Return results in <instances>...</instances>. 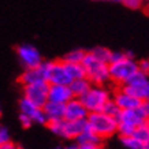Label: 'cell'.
<instances>
[{
  "label": "cell",
  "instance_id": "cell-13",
  "mask_svg": "<svg viewBox=\"0 0 149 149\" xmlns=\"http://www.w3.org/2000/svg\"><path fill=\"white\" fill-rule=\"evenodd\" d=\"M72 92L68 85H58L51 84L48 88V101L66 104L70 99H72Z\"/></svg>",
  "mask_w": 149,
  "mask_h": 149
},
{
  "label": "cell",
  "instance_id": "cell-15",
  "mask_svg": "<svg viewBox=\"0 0 149 149\" xmlns=\"http://www.w3.org/2000/svg\"><path fill=\"white\" fill-rule=\"evenodd\" d=\"M40 81H45V75H44V67H42V62L40 66L32 68H25L23 72L19 75L18 82L22 86L30 85V84H36Z\"/></svg>",
  "mask_w": 149,
  "mask_h": 149
},
{
  "label": "cell",
  "instance_id": "cell-36",
  "mask_svg": "<svg viewBox=\"0 0 149 149\" xmlns=\"http://www.w3.org/2000/svg\"><path fill=\"white\" fill-rule=\"evenodd\" d=\"M144 149H149V141L146 142V144H144Z\"/></svg>",
  "mask_w": 149,
  "mask_h": 149
},
{
  "label": "cell",
  "instance_id": "cell-29",
  "mask_svg": "<svg viewBox=\"0 0 149 149\" xmlns=\"http://www.w3.org/2000/svg\"><path fill=\"white\" fill-rule=\"evenodd\" d=\"M137 66H138V70L141 72L149 75V59H142L140 62H137Z\"/></svg>",
  "mask_w": 149,
  "mask_h": 149
},
{
  "label": "cell",
  "instance_id": "cell-31",
  "mask_svg": "<svg viewBox=\"0 0 149 149\" xmlns=\"http://www.w3.org/2000/svg\"><path fill=\"white\" fill-rule=\"evenodd\" d=\"M74 149H103L101 145L97 144H77V145H72Z\"/></svg>",
  "mask_w": 149,
  "mask_h": 149
},
{
  "label": "cell",
  "instance_id": "cell-8",
  "mask_svg": "<svg viewBox=\"0 0 149 149\" xmlns=\"http://www.w3.org/2000/svg\"><path fill=\"white\" fill-rule=\"evenodd\" d=\"M15 51H17L19 62L25 68L37 67L42 62V56H41L40 51L32 44H21L17 47Z\"/></svg>",
  "mask_w": 149,
  "mask_h": 149
},
{
  "label": "cell",
  "instance_id": "cell-1",
  "mask_svg": "<svg viewBox=\"0 0 149 149\" xmlns=\"http://www.w3.org/2000/svg\"><path fill=\"white\" fill-rule=\"evenodd\" d=\"M86 123L88 127L92 131H95L97 136L101 138H108L112 137L116 133L118 129V119L111 116L103 111H96V112H89L86 116Z\"/></svg>",
  "mask_w": 149,
  "mask_h": 149
},
{
  "label": "cell",
  "instance_id": "cell-22",
  "mask_svg": "<svg viewBox=\"0 0 149 149\" xmlns=\"http://www.w3.org/2000/svg\"><path fill=\"white\" fill-rule=\"evenodd\" d=\"M91 54L95 56L97 60L103 62V63H109V58H111V51L105 47H95L91 51Z\"/></svg>",
  "mask_w": 149,
  "mask_h": 149
},
{
  "label": "cell",
  "instance_id": "cell-27",
  "mask_svg": "<svg viewBox=\"0 0 149 149\" xmlns=\"http://www.w3.org/2000/svg\"><path fill=\"white\" fill-rule=\"evenodd\" d=\"M11 141V137H10V133H8V129L6 126H3L0 123V145L4 144V142H8Z\"/></svg>",
  "mask_w": 149,
  "mask_h": 149
},
{
  "label": "cell",
  "instance_id": "cell-14",
  "mask_svg": "<svg viewBox=\"0 0 149 149\" xmlns=\"http://www.w3.org/2000/svg\"><path fill=\"white\" fill-rule=\"evenodd\" d=\"M112 100L115 101L118 107L120 108V111L123 109H131V108H137V107H140L142 105V101L138 100L137 97L134 96L129 95L127 92H125L122 88H119L116 92H115V95L112 96Z\"/></svg>",
  "mask_w": 149,
  "mask_h": 149
},
{
  "label": "cell",
  "instance_id": "cell-40",
  "mask_svg": "<svg viewBox=\"0 0 149 149\" xmlns=\"http://www.w3.org/2000/svg\"><path fill=\"white\" fill-rule=\"evenodd\" d=\"M19 149H22V148H19Z\"/></svg>",
  "mask_w": 149,
  "mask_h": 149
},
{
  "label": "cell",
  "instance_id": "cell-11",
  "mask_svg": "<svg viewBox=\"0 0 149 149\" xmlns=\"http://www.w3.org/2000/svg\"><path fill=\"white\" fill-rule=\"evenodd\" d=\"M89 111L78 97H72L64 104V119L66 120H82L86 119Z\"/></svg>",
  "mask_w": 149,
  "mask_h": 149
},
{
  "label": "cell",
  "instance_id": "cell-26",
  "mask_svg": "<svg viewBox=\"0 0 149 149\" xmlns=\"http://www.w3.org/2000/svg\"><path fill=\"white\" fill-rule=\"evenodd\" d=\"M120 1L123 3V6H126L127 8L130 10H140L144 6L142 0H120Z\"/></svg>",
  "mask_w": 149,
  "mask_h": 149
},
{
  "label": "cell",
  "instance_id": "cell-37",
  "mask_svg": "<svg viewBox=\"0 0 149 149\" xmlns=\"http://www.w3.org/2000/svg\"><path fill=\"white\" fill-rule=\"evenodd\" d=\"M142 1H144V3H148V1H149V0H142Z\"/></svg>",
  "mask_w": 149,
  "mask_h": 149
},
{
  "label": "cell",
  "instance_id": "cell-16",
  "mask_svg": "<svg viewBox=\"0 0 149 149\" xmlns=\"http://www.w3.org/2000/svg\"><path fill=\"white\" fill-rule=\"evenodd\" d=\"M42 111L45 113L48 122H56L60 119H64V104L62 103L47 101L42 105Z\"/></svg>",
  "mask_w": 149,
  "mask_h": 149
},
{
  "label": "cell",
  "instance_id": "cell-21",
  "mask_svg": "<svg viewBox=\"0 0 149 149\" xmlns=\"http://www.w3.org/2000/svg\"><path fill=\"white\" fill-rule=\"evenodd\" d=\"M133 136L136 137L140 142L146 144L149 141V120L142 123V125H140V126H137L134 133H133Z\"/></svg>",
  "mask_w": 149,
  "mask_h": 149
},
{
  "label": "cell",
  "instance_id": "cell-32",
  "mask_svg": "<svg viewBox=\"0 0 149 149\" xmlns=\"http://www.w3.org/2000/svg\"><path fill=\"white\" fill-rule=\"evenodd\" d=\"M0 149H19V146H17L14 142L8 141V142H4V144L0 145Z\"/></svg>",
  "mask_w": 149,
  "mask_h": 149
},
{
  "label": "cell",
  "instance_id": "cell-18",
  "mask_svg": "<svg viewBox=\"0 0 149 149\" xmlns=\"http://www.w3.org/2000/svg\"><path fill=\"white\" fill-rule=\"evenodd\" d=\"M75 141H77V144H97V145H101L103 138H101L100 136H97L95 131H92L89 127H86L81 134H78L77 136Z\"/></svg>",
  "mask_w": 149,
  "mask_h": 149
},
{
  "label": "cell",
  "instance_id": "cell-25",
  "mask_svg": "<svg viewBox=\"0 0 149 149\" xmlns=\"http://www.w3.org/2000/svg\"><path fill=\"white\" fill-rule=\"evenodd\" d=\"M136 130V127L131 126V125H127L125 122H118V129L116 133L120 137H127V136H133V133Z\"/></svg>",
  "mask_w": 149,
  "mask_h": 149
},
{
  "label": "cell",
  "instance_id": "cell-17",
  "mask_svg": "<svg viewBox=\"0 0 149 149\" xmlns=\"http://www.w3.org/2000/svg\"><path fill=\"white\" fill-rule=\"evenodd\" d=\"M68 86H70L74 97H81L92 86V82L86 77H84V78H78V79H72V81L68 84Z\"/></svg>",
  "mask_w": 149,
  "mask_h": 149
},
{
  "label": "cell",
  "instance_id": "cell-6",
  "mask_svg": "<svg viewBox=\"0 0 149 149\" xmlns=\"http://www.w3.org/2000/svg\"><path fill=\"white\" fill-rule=\"evenodd\" d=\"M123 91L127 92L129 95L134 96L138 100L144 101H149V75L141 72L140 70H137L129 79L126 84H123L122 86Z\"/></svg>",
  "mask_w": 149,
  "mask_h": 149
},
{
  "label": "cell",
  "instance_id": "cell-20",
  "mask_svg": "<svg viewBox=\"0 0 149 149\" xmlns=\"http://www.w3.org/2000/svg\"><path fill=\"white\" fill-rule=\"evenodd\" d=\"M86 51L81 49V48H75V49L68 51L67 54L63 56V62H68V63H82V60L85 58Z\"/></svg>",
  "mask_w": 149,
  "mask_h": 149
},
{
  "label": "cell",
  "instance_id": "cell-5",
  "mask_svg": "<svg viewBox=\"0 0 149 149\" xmlns=\"http://www.w3.org/2000/svg\"><path fill=\"white\" fill-rule=\"evenodd\" d=\"M111 97H112L111 92L104 85H93L92 84L91 88L78 99L81 100L82 104L85 105L89 112H96V111H101L104 104Z\"/></svg>",
  "mask_w": 149,
  "mask_h": 149
},
{
  "label": "cell",
  "instance_id": "cell-10",
  "mask_svg": "<svg viewBox=\"0 0 149 149\" xmlns=\"http://www.w3.org/2000/svg\"><path fill=\"white\" fill-rule=\"evenodd\" d=\"M19 112L21 113H25L27 116L33 120V123H37V125H42V126H47L48 123V119H47L45 113L42 111V107H38L36 104L30 101L29 99H26L23 96L22 99L19 100Z\"/></svg>",
  "mask_w": 149,
  "mask_h": 149
},
{
  "label": "cell",
  "instance_id": "cell-35",
  "mask_svg": "<svg viewBox=\"0 0 149 149\" xmlns=\"http://www.w3.org/2000/svg\"><path fill=\"white\" fill-rule=\"evenodd\" d=\"M145 11H146V13L149 14V1L146 3V6H145Z\"/></svg>",
  "mask_w": 149,
  "mask_h": 149
},
{
  "label": "cell",
  "instance_id": "cell-39",
  "mask_svg": "<svg viewBox=\"0 0 149 149\" xmlns=\"http://www.w3.org/2000/svg\"><path fill=\"white\" fill-rule=\"evenodd\" d=\"M112 1H120V0H112Z\"/></svg>",
  "mask_w": 149,
  "mask_h": 149
},
{
  "label": "cell",
  "instance_id": "cell-38",
  "mask_svg": "<svg viewBox=\"0 0 149 149\" xmlns=\"http://www.w3.org/2000/svg\"><path fill=\"white\" fill-rule=\"evenodd\" d=\"M0 115H1V105H0Z\"/></svg>",
  "mask_w": 149,
  "mask_h": 149
},
{
  "label": "cell",
  "instance_id": "cell-24",
  "mask_svg": "<svg viewBox=\"0 0 149 149\" xmlns=\"http://www.w3.org/2000/svg\"><path fill=\"white\" fill-rule=\"evenodd\" d=\"M101 111L105 112V113H108V115H111V116H113V118H116V119H118V116H119V113H120V108L115 104V101L112 100V97L104 104V107H103Z\"/></svg>",
  "mask_w": 149,
  "mask_h": 149
},
{
  "label": "cell",
  "instance_id": "cell-2",
  "mask_svg": "<svg viewBox=\"0 0 149 149\" xmlns=\"http://www.w3.org/2000/svg\"><path fill=\"white\" fill-rule=\"evenodd\" d=\"M82 66L85 67L86 78L93 85H105L109 82L108 63L97 60L91 52H86L85 58L82 60Z\"/></svg>",
  "mask_w": 149,
  "mask_h": 149
},
{
  "label": "cell",
  "instance_id": "cell-9",
  "mask_svg": "<svg viewBox=\"0 0 149 149\" xmlns=\"http://www.w3.org/2000/svg\"><path fill=\"white\" fill-rule=\"evenodd\" d=\"M23 88V96L29 99L30 101L42 107L44 104L48 101V88L49 84L47 81H40L36 84H30V85H25Z\"/></svg>",
  "mask_w": 149,
  "mask_h": 149
},
{
  "label": "cell",
  "instance_id": "cell-4",
  "mask_svg": "<svg viewBox=\"0 0 149 149\" xmlns=\"http://www.w3.org/2000/svg\"><path fill=\"white\" fill-rule=\"evenodd\" d=\"M138 70L137 62L131 58H125L118 60V62H112L108 63V71H109V81L113 82L115 85L122 86L123 84H126L127 79Z\"/></svg>",
  "mask_w": 149,
  "mask_h": 149
},
{
  "label": "cell",
  "instance_id": "cell-30",
  "mask_svg": "<svg viewBox=\"0 0 149 149\" xmlns=\"http://www.w3.org/2000/svg\"><path fill=\"white\" fill-rule=\"evenodd\" d=\"M125 58V52L122 51H111V58H109V63H112V62H118V60H120V59Z\"/></svg>",
  "mask_w": 149,
  "mask_h": 149
},
{
  "label": "cell",
  "instance_id": "cell-12",
  "mask_svg": "<svg viewBox=\"0 0 149 149\" xmlns=\"http://www.w3.org/2000/svg\"><path fill=\"white\" fill-rule=\"evenodd\" d=\"M118 122H125L127 125H131V126H140L142 123L148 122V116H146V112L142 105L137 107V108H131V109H123L120 111L119 116H118Z\"/></svg>",
  "mask_w": 149,
  "mask_h": 149
},
{
  "label": "cell",
  "instance_id": "cell-33",
  "mask_svg": "<svg viewBox=\"0 0 149 149\" xmlns=\"http://www.w3.org/2000/svg\"><path fill=\"white\" fill-rule=\"evenodd\" d=\"M142 107H144L145 112H146V116H148V120H149V101H144V103H142Z\"/></svg>",
  "mask_w": 149,
  "mask_h": 149
},
{
  "label": "cell",
  "instance_id": "cell-23",
  "mask_svg": "<svg viewBox=\"0 0 149 149\" xmlns=\"http://www.w3.org/2000/svg\"><path fill=\"white\" fill-rule=\"evenodd\" d=\"M120 142H122V145L127 149H144V144L140 142L134 136L120 137Z\"/></svg>",
  "mask_w": 149,
  "mask_h": 149
},
{
  "label": "cell",
  "instance_id": "cell-7",
  "mask_svg": "<svg viewBox=\"0 0 149 149\" xmlns=\"http://www.w3.org/2000/svg\"><path fill=\"white\" fill-rule=\"evenodd\" d=\"M42 67H44L45 81L49 85L51 84L68 85L71 82V78L68 77L67 71H66L63 60H51V62H44L42 60Z\"/></svg>",
  "mask_w": 149,
  "mask_h": 149
},
{
  "label": "cell",
  "instance_id": "cell-28",
  "mask_svg": "<svg viewBox=\"0 0 149 149\" xmlns=\"http://www.w3.org/2000/svg\"><path fill=\"white\" fill-rule=\"evenodd\" d=\"M19 122H21V126H22L23 129H30V127L33 126V120H32V119L27 116V115L21 113V112H19Z\"/></svg>",
  "mask_w": 149,
  "mask_h": 149
},
{
  "label": "cell",
  "instance_id": "cell-3",
  "mask_svg": "<svg viewBox=\"0 0 149 149\" xmlns=\"http://www.w3.org/2000/svg\"><path fill=\"white\" fill-rule=\"evenodd\" d=\"M47 126L55 136L62 140H75L78 134H81L88 127V123H86V119H82V120L60 119L56 122H48Z\"/></svg>",
  "mask_w": 149,
  "mask_h": 149
},
{
  "label": "cell",
  "instance_id": "cell-34",
  "mask_svg": "<svg viewBox=\"0 0 149 149\" xmlns=\"http://www.w3.org/2000/svg\"><path fill=\"white\" fill-rule=\"evenodd\" d=\"M52 149H74L72 145H58V146H55Z\"/></svg>",
  "mask_w": 149,
  "mask_h": 149
},
{
  "label": "cell",
  "instance_id": "cell-19",
  "mask_svg": "<svg viewBox=\"0 0 149 149\" xmlns=\"http://www.w3.org/2000/svg\"><path fill=\"white\" fill-rule=\"evenodd\" d=\"M66 71H67L68 77L72 79H78V78H84L86 77V71L85 67L82 66V63H68V62H63Z\"/></svg>",
  "mask_w": 149,
  "mask_h": 149
}]
</instances>
